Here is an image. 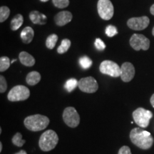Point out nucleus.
<instances>
[{
  "label": "nucleus",
  "mask_w": 154,
  "mask_h": 154,
  "mask_svg": "<svg viewBox=\"0 0 154 154\" xmlns=\"http://www.w3.org/2000/svg\"><path fill=\"white\" fill-rule=\"evenodd\" d=\"M150 101H151V103L152 106H153V107L154 108V94H153V95L151 96V100H150Z\"/></svg>",
  "instance_id": "31"
},
{
  "label": "nucleus",
  "mask_w": 154,
  "mask_h": 154,
  "mask_svg": "<svg viewBox=\"0 0 154 154\" xmlns=\"http://www.w3.org/2000/svg\"><path fill=\"white\" fill-rule=\"evenodd\" d=\"M14 154H27L26 153V152L24 151V150H21L20 151H19V152H17V153H14Z\"/></svg>",
  "instance_id": "33"
},
{
  "label": "nucleus",
  "mask_w": 154,
  "mask_h": 154,
  "mask_svg": "<svg viewBox=\"0 0 154 154\" xmlns=\"http://www.w3.org/2000/svg\"><path fill=\"white\" fill-rule=\"evenodd\" d=\"M106 34L109 36V37H113L115 35H116L118 34V30L116 26H113V25H109L106 26L105 30Z\"/></svg>",
  "instance_id": "27"
},
{
  "label": "nucleus",
  "mask_w": 154,
  "mask_h": 154,
  "mask_svg": "<svg viewBox=\"0 0 154 154\" xmlns=\"http://www.w3.org/2000/svg\"><path fill=\"white\" fill-rule=\"evenodd\" d=\"M71 44H72L71 43V41L68 39V38H64V39H63L61 43V45L58 47L57 52L60 54L66 53L69 50V48H70Z\"/></svg>",
  "instance_id": "19"
},
{
  "label": "nucleus",
  "mask_w": 154,
  "mask_h": 154,
  "mask_svg": "<svg viewBox=\"0 0 154 154\" xmlns=\"http://www.w3.org/2000/svg\"><path fill=\"white\" fill-rule=\"evenodd\" d=\"M23 22H24V18L22 14H17L11 21V30L16 31L20 28Z\"/></svg>",
  "instance_id": "18"
},
{
  "label": "nucleus",
  "mask_w": 154,
  "mask_h": 154,
  "mask_svg": "<svg viewBox=\"0 0 154 154\" xmlns=\"http://www.w3.org/2000/svg\"><path fill=\"white\" fill-rule=\"evenodd\" d=\"M135 76V68L130 62H125L121 67V78L123 82H129Z\"/></svg>",
  "instance_id": "12"
},
{
  "label": "nucleus",
  "mask_w": 154,
  "mask_h": 154,
  "mask_svg": "<svg viewBox=\"0 0 154 154\" xmlns=\"http://www.w3.org/2000/svg\"><path fill=\"white\" fill-rule=\"evenodd\" d=\"M7 83L3 76H0V92L5 93L7 91Z\"/></svg>",
  "instance_id": "29"
},
{
  "label": "nucleus",
  "mask_w": 154,
  "mask_h": 154,
  "mask_svg": "<svg viewBox=\"0 0 154 154\" xmlns=\"http://www.w3.org/2000/svg\"><path fill=\"white\" fill-rule=\"evenodd\" d=\"M63 120L67 126L76 128L80 123V116L75 108L66 107L63 112Z\"/></svg>",
  "instance_id": "6"
},
{
  "label": "nucleus",
  "mask_w": 154,
  "mask_h": 154,
  "mask_svg": "<svg viewBox=\"0 0 154 154\" xmlns=\"http://www.w3.org/2000/svg\"><path fill=\"white\" fill-rule=\"evenodd\" d=\"M30 91L25 86L18 85L13 87L9 91L7 98L10 101H25L29 97Z\"/></svg>",
  "instance_id": "5"
},
{
  "label": "nucleus",
  "mask_w": 154,
  "mask_h": 154,
  "mask_svg": "<svg viewBox=\"0 0 154 154\" xmlns=\"http://www.w3.org/2000/svg\"><path fill=\"white\" fill-rule=\"evenodd\" d=\"M130 45L136 51H146L150 47V40L142 34H134L130 38Z\"/></svg>",
  "instance_id": "9"
},
{
  "label": "nucleus",
  "mask_w": 154,
  "mask_h": 154,
  "mask_svg": "<svg viewBox=\"0 0 154 154\" xmlns=\"http://www.w3.org/2000/svg\"><path fill=\"white\" fill-rule=\"evenodd\" d=\"M14 61H16V59H14V60H12V61H11V63H14Z\"/></svg>",
  "instance_id": "37"
},
{
  "label": "nucleus",
  "mask_w": 154,
  "mask_h": 154,
  "mask_svg": "<svg viewBox=\"0 0 154 154\" xmlns=\"http://www.w3.org/2000/svg\"><path fill=\"white\" fill-rule=\"evenodd\" d=\"M99 69L103 74L109 75L115 78L121 76V67L114 61L109 60L102 61Z\"/></svg>",
  "instance_id": "8"
},
{
  "label": "nucleus",
  "mask_w": 154,
  "mask_h": 154,
  "mask_svg": "<svg viewBox=\"0 0 154 154\" xmlns=\"http://www.w3.org/2000/svg\"><path fill=\"white\" fill-rule=\"evenodd\" d=\"M58 41V36L56 34H53L49 36L47 38V41H46V46L48 49H53L54 48L56 44Z\"/></svg>",
  "instance_id": "20"
},
{
  "label": "nucleus",
  "mask_w": 154,
  "mask_h": 154,
  "mask_svg": "<svg viewBox=\"0 0 154 154\" xmlns=\"http://www.w3.org/2000/svg\"><path fill=\"white\" fill-rule=\"evenodd\" d=\"M10 61L7 57H2L0 58V72H3L7 70L10 66Z\"/></svg>",
  "instance_id": "23"
},
{
  "label": "nucleus",
  "mask_w": 154,
  "mask_h": 154,
  "mask_svg": "<svg viewBox=\"0 0 154 154\" xmlns=\"http://www.w3.org/2000/svg\"><path fill=\"white\" fill-rule=\"evenodd\" d=\"M49 119L46 116L34 114L29 116L24 119V126L31 131H40L45 129L49 124Z\"/></svg>",
  "instance_id": "2"
},
{
  "label": "nucleus",
  "mask_w": 154,
  "mask_h": 154,
  "mask_svg": "<svg viewBox=\"0 0 154 154\" xmlns=\"http://www.w3.org/2000/svg\"><path fill=\"white\" fill-rule=\"evenodd\" d=\"M19 60L23 65L26 66H33L35 64V59L26 51H22L19 55Z\"/></svg>",
  "instance_id": "15"
},
{
  "label": "nucleus",
  "mask_w": 154,
  "mask_h": 154,
  "mask_svg": "<svg viewBox=\"0 0 154 154\" xmlns=\"http://www.w3.org/2000/svg\"><path fill=\"white\" fill-rule=\"evenodd\" d=\"M29 18L31 21L35 24H45L47 21V17L38 11H31L29 14Z\"/></svg>",
  "instance_id": "14"
},
{
  "label": "nucleus",
  "mask_w": 154,
  "mask_h": 154,
  "mask_svg": "<svg viewBox=\"0 0 154 154\" xmlns=\"http://www.w3.org/2000/svg\"><path fill=\"white\" fill-rule=\"evenodd\" d=\"M41 80V75L37 72H29L26 77V82L29 85L34 86Z\"/></svg>",
  "instance_id": "17"
},
{
  "label": "nucleus",
  "mask_w": 154,
  "mask_h": 154,
  "mask_svg": "<svg viewBox=\"0 0 154 154\" xmlns=\"http://www.w3.org/2000/svg\"><path fill=\"white\" fill-rule=\"evenodd\" d=\"M9 14H10V9L6 6H2L0 7V22L2 23L7 20Z\"/></svg>",
  "instance_id": "22"
},
{
  "label": "nucleus",
  "mask_w": 154,
  "mask_h": 154,
  "mask_svg": "<svg viewBox=\"0 0 154 154\" xmlns=\"http://www.w3.org/2000/svg\"><path fill=\"white\" fill-rule=\"evenodd\" d=\"M77 86H79L78 81L76 79L72 78L66 81V84H65V88L67 90V91L72 92L73 90L76 88Z\"/></svg>",
  "instance_id": "21"
},
{
  "label": "nucleus",
  "mask_w": 154,
  "mask_h": 154,
  "mask_svg": "<svg viewBox=\"0 0 154 154\" xmlns=\"http://www.w3.org/2000/svg\"><path fill=\"white\" fill-rule=\"evenodd\" d=\"M94 45H95V47L99 51H103L106 49V44H104L101 38H96L95 40V42H94Z\"/></svg>",
  "instance_id": "28"
},
{
  "label": "nucleus",
  "mask_w": 154,
  "mask_h": 154,
  "mask_svg": "<svg viewBox=\"0 0 154 154\" xmlns=\"http://www.w3.org/2000/svg\"><path fill=\"white\" fill-rule=\"evenodd\" d=\"M150 11H151V14H153L154 16V4L151 7V9H150Z\"/></svg>",
  "instance_id": "32"
},
{
  "label": "nucleus",
  "mask_w": 154,
  "mask_h": 154,
  "mask_svg": "<svg viewBox=\"0 0 154 154\" xmlns=\"http://www.w3.org/2000/svg\"><path fill=\"white\" fill-rule=\"evenodd\" d=\"M150 19L148 17H133L128 20L127 25L130 29L136 31L143 30L149 25Z\"/></svg>",
  "instance_id": "11"
},
{
  "label": "nucleus",
  "mask_w": 154,
  "mask_h": 154,
  "mask_svg": "<svg viewBox=\"0 0 154 154\" xmlns=\"http://www.w3.org/2000/svg\"><path fill=\"white\" fill-rule=\"evenodd\" d=\"M40 1H41V2H46L49 1V0H40Z\"/></svg>",
  "instance_id": "35"
},
{
  "label": "nucleus",
  "mask_w": 154,
  "mask_h": 154,
  "mask_svg": "<svg viewBox=\"0 0 154 154\" xmlns=\"http://www.w3.org/2000/svg\"><path fill=\"white\" fill-rule=\"evenodd\" d=\"M54 5L59 9L66 8L69 5V0H52Z\"/></svg>",
  "instance_id": "26"
},
{
  "label": "nucleus",
  "mask_w": 154,
  "mask_h": 154,
  "mask_svg": "<svg viewBox=\"0 0 154 154\" xmlns=\"http://www.w3.org/2000/svg\"><path fill=\"white\" fill-rule=\"evenodd\" d=\"M34 30L30 26H26L21 32V38L24 44H29L33 40Z\"/></svg>",
  "instance_id": "16"
},
{
  "label": "nucleus",
  "mask_w": 154,
  "mask_h": 154,
  "mask_svg": "<svg viewBox=\"0 0 154 154\" xmlns=\"http://www.w3.org/2000/svg\"><path fill=\"white\" fill-rule=\"evenodd\" d=\"M79 64L83 69H89L92 65V61L89 57L84 56L79 59Z\"/></svg>",
  "instance_id": "25"
},
{
  "label": "nucleus",
  "mask_w": 154,
  "mask_h": 154,
  "mask_svg": "<svg viewBox=\"0 0 154 154\" xmlns=\"http://www.w3.org/2000/svg\"><path fill=\"white\" fill-rule=\"evenodd\" d=\"M59 142V136L54 131L47 130L42 134L38 146L42 151L47 152L53 150Z\"/></svg>",
  "instance_id": "3"
},
{
  "label": "nucleus",
  "mask_w": 154,
  "mask_h": 154,
  "mask_svg": "<svg viewBox=\"0 0 154 154\" xmlns=\"http://www.w3.org/2000/svg\"><path fill=\"white\" fill-rule=\"evenodd\" d=\"M2 143L0 142V152H2Z\"/></svg>",
  "instance_id": "34"
},
{
  "label": "nucleus",
  "mask_w": 154,
  "mask_h": 154,
  "mask_svg": "<svg viewBox=\"0 0 154 154\" xmlns=\"http://www.w3.org/2000/svg\"><path fill=\"white\" fill-rule=\"evenodd\" d=\"M152 34H153V36H154V26H153V31H152Z\"/></svg>",
  "instance_id": "36"
},
{
  "label": "nucleus",
  "mask_w": 154,
  "mask_h": 154,
  "mask_svg": "<svg viewBox=\"0 0 154 154\" xmlns=\"http://www.w3.org/2000/svg\"><path fill=\"white\" fill-rule=\"evenodd\" d=\"M72 14L69 11H63L59 12L54 17L56 24L59 26H64L72 20Z\"/></svg>",
  "instance_id": "13"
},
{
  "label": "nucleus",
  "mask_w": 154,
  "mask_h": 154,
  "mask_svg": "<svg viewBox=\"0 0 154 154\" xmlns=\"http://www.w3.org/2000/svg\"><path fill=\"white\" fill-rule=\"evenodd\" d=\"M12 143L14 145L18 146V147H22V146L26 143V140L22 139V134L18 132L13 136Z\"/></svg>",
  "instance_id": "24"
},
{
  "label": "nucleus",
  "mask_w": 154,
  "mask_h": 154,
  "mask_svg": "<svg viewBox=\"0 0 154 154\" xmlns=\"http://www.w3.org/2000/svg\"><path fill=\"white\" fill-rule=\"evenodd\" d=\"M153 117L151 111L146 110L143 108H138L133 112V118L136 124L140 128H146L149 126L150 120Z\"/></svg>",
  "instance_id": "4"
},
{
  "label": "nucleus",
  "mask_w": 154,
  "mask_h": 154,
  "mask_svg": "<svg viewBox=\"0 0 154 154\" xmlns=\"http://www.w3.org/2000/svg\"><path fill=\"white\" fill-rule=\"evenodd\" d=\"M118 154H131V151L128 146H124L119 149Z\"/></svg>",
  "instance_id": "30"
},
{
  "label": "nucleus",
  "mask_w": 154,
  "mask_h": 154,
  "mask_svg": "<svg viewBox=\"0 0 154 154\" xmlns=\"http://www.w3.org/2000/svg\"><path fill=\"white\" fill-rule=\"evenodd\" d=\"M79 88L81 91L85 93H95L99 88V85L94 77L88 76L82 78L79 81Z\"/></svg>",
  "instance_id": "10"
},
{
  "label": "nucleus",
  "mask_w": 154,
  "mask_h": 154,
  "mask_svg": "<svg viewBox=\"0 0 154 154\" xmlns=\"http://www.w3.org/2000/svg\"><path fill=\"white\" fill-rule=\"evenodd\" d=\"M130 139L134 145L144 150L149 149L153 144V138L151 134L140 128H133L130 133Z\"/></svg>",
  "instance_id": "1"
},
{
  "label": "nucleus",
  "mask_w": 154,
  "mask_h": 154,
  "mask_svg": "<svg viewBox=\"0 0 154 154\" xmlns=\"http://www.w3.org/2000/svg\"><path fill=\"white\" fill-rule=\"evenodd\" d=\"M97 9L100 17L104 20H109L113 16L114 9L110 0H99Z\"/></svg>",
  "instance_id": "7"
}]
</instances>
